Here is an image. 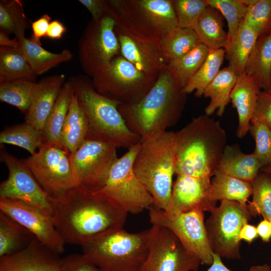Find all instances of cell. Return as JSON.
Wrapping results in <instances>:
<instances>
[{
	"label": "cell",
	"mask_w": 271,
	"mask_h": 271,
	"mask_svg": "<svg viewBox=\"0 0 271 271\" xmlns=\"http://www.w3.org/2000/svg\"><path fill=\"white\" fill-rule=\"evenodd\" d=\"M128 213L100 192L76 186L53 199L52 218L65 243L81 245L122 229Z\"/></svg>",
	"instance_id": "1"
},
{
	"label": "cell",
	"mask_w": 271,
	"mask_h": 271,
	"mask_svg": "<svg viewBox=\"0 0 271 271\" xmlns=\"http://www.w3.org/2000/svg\"><path fill=\"white\" fill-rule=\"evenodd\" d=\"M187 95L167 66L151 90L138 102L118 105L128 127L141 139L167 131L180 119Z\"/></svg>",
	"instance_id": "2"
},
{
	"label": "cell",
	"mask_w": 271,
	"mask_h": 271,
	"mask_svg": "<svg viewBox=\"0 0 271 271\" xmlns=\"http://www.w3.org/2000/svg\"><path fill=\"white\" fill-rule=\"evenodd\" d=\"M218 121L204 114L174 132L175 174L211 179L226 146Z\"/></svg>",
	"instance_id": "3"
},
{
	"label": "cell",
	"mask_w": 271,
	"mask_h": 271,
	"mask_svg": "<svg viewBox=\"0 0 271 271\" xmlns=\"http://www.w3.org/2000/svg\"><path fill=\"white\" fill-rule=\"evenodd\" d=\"M68 80L88 121L86 140L127 150L140 143L141 137L128 127L119 111L120 103L98 93L92 81L84 76H73Z\"/></svg>",
	"instance_id": "4"
},
{
	"label": "cell",
	"mask_w": 271,
	"mask_h": 271,
	"mask_svg": "<svg viewBox=\"0 0 271 271\" xmlns=\"http://www.w3.org/2000/svg\"><path fill=\"white\" fill-rule=\"evenodd\" d=\"M133 170L152 197L153 206L166 211L175 174L174 132L167 130L141 139Z\"/></svg>",
	"instance_id": "5"
},
{
	"label": "cell",
	"mask_w": 271,
	"mask_h": 271,
	"mask_svg": "<svg viewBox=\"0 0 271 271\" xmlns=\"http://www.w3.org/2000/svg\"><path fill=\"white\" fill-rule=\"evenodd\" d=\"M151 230L130 233L123 228L81 245L82 254L101 271H140L148 255Z\"/></svg>",
	"instance_id": "6"
},
{
	"label": "cell",
	"mask_w": 271,
	"mask_h": 271,
	"mask_svg": "<svg viewBox=\"0 0 271 271\" xmlns=\"http://www.w3.org/2000/svg\"><path fill=\"white\" fill-rule=\"evenodd\" d=\"M117 22L141 35L161 38L179 27L172 0H108Z\"/></svg>",
	"instance_id": "7"
},
{
	"label": "cell",
	"mask_w": 271,
	"mask_h": 271,
	"mask_svg": "<svg viewBox=\"0 0 271 271\" xmlns=\"http://www.w3.org/2000/svg\"><path fill=\"white\" fill-rule=\"evenodd\" d=\"M157 78L139 70L120 54L92 77V82L100 94L120 104H132L151 90Z\"/></svg>",
	"instance_id": "8"
},
{
	"label": "cell",
	"mask_w": 271,
	"mask_h": 271,
	"mask_svg": "<svg viewBox=\"0 0 271 271\" xmlns=\"http://www.w3.org/2000/svg\"><path fill=\"white\" fill-rule=\"evenodd\" d=\"M205 222L207 234L213 253L221 258L239 259V233L251 216L247 205L223 200L210 212Z\"/></svg>",
	"instance_id": "9"
},
{
	"label": "cell",
	"mask_w": 271,
	"mask_h": 271,
	"mask_svg": "<svg viewBox=\"0 0 271 271\" xmlns=\"http://www.w3.org/2000/svg\"><path fill=\"white\" fill-rule=\"evenodd\" d=\"M139 144L127 150L118 158L112 166L104 186L99 190L128 213L132 214L149 210L154 204L152 197L133 170V162Z\"/></svg>",
	"instance_id": "10"
},
{
	"label": "cell",
	"mask_w": 271,
	"mask_h": 271,
	"mask_svg": "<svg viewBox=\"0 0 271 271\" xmlns=\"http://www.w3.org/2000/svg\"><path fill=\"white\" fill-rule=\"evenodd\" d=\"M116 21L108 12L97 21L87 24L78 43L79 60L83 71L92 78L120 54L114 29Z\"/></svg>",
	"instance_id": "11"
},
{
	"label": "cell",
	"mask_w": 271,
	"mask_h": 271,
	"mask_svg": "<svg viewBox=\"0 0 271 271\" xmlns=\"http://www.w3.org/2000/svg\"><path fill=\"white\" fill-rule=\"evenodd\" d=\"M149 210L152 225L169 229L201 264L211 265L213 252L207 234L203 210L197 208L177 215H169L153 206Z\"/></svg>",
	"instance_id": "12"
},
{
	"label": "cell",
	"mask_w": 271,
	"mask_h": 271,
	"mask_svg": "<svg viewBox=\"0 0 271 271\" xmlns=\"http://www.w3.org/2000/svg\"><path fill=\"white\" fill-rule=\"evenodd\" d=\"M21 160L52 199L78 185L70 155L61 148L42 144L35 154Z\"/></svg>",
	"instance_id": "13"
},
{
	"label": "cell",
	"mask_w": 271,
	"mask_h": 271,
	"mask_svg": "<svg viewBox=\"0 0 271 271\" xmlns=\"http://www.w3.org/2000/svg\"><path fill=\"white\" fill-rule=\"evenodd\" d=\"M116 149L114 145L104 142L85 140L70 155L78 185L92 191L100 190L118 158Z\"/></svg>",
	"instance_id": "14"
},
{
	"label": "cell",
	"mask_w": 271,
	"mask_h": 271,
	"mask_svg": "<svg viewBox=\"0 0 271 271\" xmlns=\"http://www.w3.org/2000/svg\"><path fill=\"white\" fill-rule=\"evenodd\" d=\"M147 258L140 271H197L200 262L190 254L169 229L156 225L150 228Z\"/></svg>",
	"instance_id": "15"
},
{
	"label": "cell",
	"mask_w": 271,
	"mask_h": 271,
	"mask_svg": "<svg viewBox=\"0 0 271 271\" xmlns=\"http://www.w3.org/2000/svg\"><path fill=\"white\" fill-rule=\"evenodd\" d=\"M0 159L9 171L8 178L0 185V198L24 202L52 216L53 199L45 193L28 167L4 150L1 151Z\"/></svg>",
	"instance_id": "16"
},
{
	"label": "cell",
	"mask_w": 271,
	"mask_h": 271,
	"mask_svg": "<svg viewBox=\"0 0 271 271\" xmlns=\"http://www.w3.org/2000/svg\"><path fill=\"white\" fill-rule=\"evenodd\" d=\"M116 23L114 31L120 54L139 70L158 77L168 64L160 39L141 35Z\"/></svg>",
	"instance_id": "17"
},
{
	"label": "cell",
	"mask_w": 271,
	"mask_h": 271,
	"mask_svg": "<svg viewBox=\"0 0 271 271\" xmlns=\"http://www.w3.org/2000/svg\"><path fill=\"white\" fill-rule=\"evenodd\" d=\"M0 210L30 231L52 251L61 254L65 242L57 230L52 216L24 202L0 198Z\"/></svg>",
	"instance_id": "18"
},
{
	"label": "cell",
	"mask_w": 271,
	"mask_h": 271,
	"mask_svg": "<svg viewBox=\"0 0 271 271\" xmlns=\"http://www.w3.org/2000/svg\"><path fill=\"white\" fill-rule=\"evenodd\" d=\"M211 181L177 175L173 183L170 204L165 212L169 215H177L200 208L210 212L216 207L209 198Z\"/></svg>",
	"instance_id": "19"
},
{
	"label": "cell",
	"mask_w": 271,
	"mask_h": 271,
	"mask_svg": "<svg viewBox=\"0 0 271 271\" xmlns=\"http://www.w3.org/2000/svg\"><path fill=\"white\" fill-rule=\"evenodd\" d=\"M59 255L35 238L24 249L0 257V271H60Z\"/></svg>",
	"instance_id": "20"
},
{
	"label": "cell",
	"mask_w": 271,
	"mask_h": 271,
	"mask_svg": "<svg viewBox=\"0 0 271 271\" xmlns=\"http://www.w3.org/2000/svg\"><path fill=\"white\" fill-rule=\"evenodd\" d=\"M65 82V76L62 74L45 77L38 82L25 121L42 131Z\"/></svg>",
	"instance_id": "21"
},
{
	"label": "cell",
	"mask_w": 271,
	"mask_h": 271,
	"mask_svg": "<svg viewBox=\"0 0 271 271\" xmlns=\"http://www.w3.org/2000/svg\"><path fill=\"white\" fill-rule=\"evenodd\" d=\"M260 91L255 80L249 75L243 73L237 76L231 93L230 101L238 114L236 136L239 139L245 137L249 130L251 120Z\"/></svg>",
	"instance_id": "22"
},
{
	"label": "cell",
	"mask_w": 271,
	"mask_h": 271,
	"mask_svg": "<svg viewBox=\"0 0 271 271\" xmlns=\"http://www.w3.org/2000/svg\"><path fill=\"white\" fill-rule=\"evenodd\" d=\"M262 168L253 153H243L237 144L226 145L216 171L251 183Z\"/></svg>",
	"instance_id": "23"
},
{
	"label": "cell",
	"mask_w": 271,
	"mask_h": 271,
	"mask_svg": "<svg viewBox=\"0 0 271 271\" xmlns=\"http://www.w3.org/2000/svg\"><path fill=\"white\" fill-rule=\"evenodd\" d=\"M192 29L199 42L209 50L225 49L226 47L228 35L223 29L222 16L217 9L208 5Z\"/></svg>",
	"instance_id": "24"
},
{
	"label": "cell",
	"mask_w": 271,
	"mask_h": 271,
	"mask_svg": "<svg viewBox=\"0 0 271 271\" xmlns=\"http://www.w3.org/2000/svg\"><path fill=\"white\" fill-rule=\"evenodd\" d=\"M88 129L86 116L73 91L61 134L62 148L70 155L74 153L86 140Z\"/></svg>",
	"instance_id": "25"
},
{
	"label": "cell",
	"mask_w": 271,
	"mask_h": 271,
	"mask_svg": "<svg viewBox=\"0 0 271 271\" xmlns=\"http://www.w3.org/2000/svg\"><path fill=\"white\" fill-rule=\"evenodd\" d=\"M258 35L242 21L238 31L228 43L225 57L228 67L238 76L244 72L248 60L252 52Z\"/></svg>",
	"instance_id": "26"
},
{
	"label": "cell",
	"mask_w": 271,
	"mask_h": 271,
	"mask_svg": "<svg viewBox=\"0 0 271 271\" xmlns=\"http://www.w3.org/2000/svg\"><path fill=\"white\" fill-rule=\"evenodd\" d=\"M73 91L70 81L65 82L42 130L43 144L62 148L61 134L69 110Z\"/></svg>",
	"instance_id": "27"
},
{
	"label": "cell",
	"mask_w": 271,
	"mask_h": 271,
	"mask_svg": "<svg viewBox=\"0 0 271 271\" xmlns=\"http://www.w3.org/2000/svg\"><path fill=\"white\" fill-rule=\"evenodd\" d=\"M211 181L209 198L216 204L223 200L236 201L247 205L252 189L250 183L215 171Z\"/></svg>",
	"instance_id": "28"
},
{
	"label": "cell",
	"mask_w": 271,
	"mask_h": 271,
	"mask_svg": "<svg viewBox=\"0 0 271 271\" xmlns=\"http://www.w3.org/2000/svg\"><path fill=\"white\" fill-rule=\"evenodd\" d=\"M20 42L19 51L25 57L34 73L41 75L60 64L70 61L73 54L68 49L54 53L44 49L41 45L26 37Z\"/></svg>",
	"instance_id": "29"
},
{
	"label": "cell",
	"mask_w": 271,
	"mask_h": 271,
	"mask_svg": "<svg viewBox=\"0 0 271 271\" xmlns=\"http://www.w3.org/2000/svg\"><path fill=\"white\" fill-rule=\"evenodd\" d=\"M236 79V75L228 67L220 70L203 92V96L210 98V102L205 109V114L210 116L217 110L218 116L223 115L230 101L231 93Z\"/></svg>",
	"instance_id": "30"
},
{
	"label": "cell",
	"mask_w": 271,
	"mask_h": 271,
	"mask_svg": "<svg viewBox=\"0 0 271 271\" xmlns=\"http://www.w3.org/2000/svg\"><path fill=\"white\" fill-rule=\"evenodd\" d=\"M244 73L255 80L260 90H267L271 73V33L258 38Z\"/></svg>",
	"instance_id": "31"
},
{
	"label": "cell",
	"mask_w": 271,
	"mask_h": 271,
	"mask_svg": "<svg viewBox=\"0 0 271 271\" xmlns=\"http://www.w3.org/2000/svg\"><path fill=\"white\" fill-rule=\"evenodd\" d=\"M35 238L25 227L0 212V257L24 249Z\"/></svg>",
	"instance_id": "32"
},
{
	"label": "cell",
	"mask_w": 271,
	"mask_h": 271,
	"mask_svg": "<svg viewBox=\"0 0 271 271\" xmlns=\"http://www.w3.org/2000/svg\"><path fill=\"white\" fill-rule=\"evenodd\" d=\"M36 77L19 51L0 46V84L19 80L35 82Z\"/></svg>",
	"instance_id": "33"
},
{
	"label": "cell",
	"mask_w": 271,
	"mask_h": 271,
	"mask_svg": "<svg viewBox=\"0 0 271 271\" xmlns=\"http://www.w3.org/2000/svg\"><path fill=\"white\" fill-rule=\"evenodd\" d=\"M225 54L222 48L210 50L202 66L184 88V91L187 94L194 92L197 97L202 96L205 88L220 71Z\"/></svg>",
	"instance_id": "34"
},
{
	"label": "cell",
	"mask_w": 271,
	"mask_h": 271,
	"mask_svg": "<svg viewBox=\"0 0 271 271\" xmlns=\"http://www.w3.org/2000/svg\"><path fill=\"white\" fill-rule=\"evenodd\" d=\"M0 143L18 146L33 155L43 144L42 131L25 121L6 128L2 131Z\"/></svg>",
	"instance_id": "35"
},
{
	"label": "cell",
	"mask_w": 271,
	"mask_h": 271,
	"mask_svg": "<svg viewBox=\"0 0 271 271\" xmlns=\"http://www.w3.org/2000/svg\"><path fill=\"white\" fill-rule=\"evenodd\" d=\"M160 42L168 63L184 56L200 44L192 29L180 27L161 38Z\"/></svg>",
	"instance_id": "36"
},
{
	"label": "cell",
	"mask_w": 271,
	"mask_h": 271,
	"mask_svg": "<svg viewBox=\"0 0 271 271\" xmlns=\"http://www.w3.org/2000/svg\"><path fill=\"white\" fill-rule=\"evenodd\" d=\"M30 24L19 0L1 1L0 28L7 34H13L19 40L25 38V32Z\"/></svg>",
	"instance_id": "37"
},
{
	"label": "cell",
	"mask_w": 271,
	"mask_h": 271,
	"mask_svg": "<svg viewBox=\"0 0 271 271\" xmlns=\"http://www.w3.org/2000/svg\"><path fill=\"white\" fill-rule=\"evenodd\" d=\"M210 50L202 44L184 56L169 61L167 66L184 88L207 57Z\"/></svg>",
	"instance_id": "38"
},
{
	"label": "cell",
	"mask_w": 271,
	"mask_h": 271,
	"mask_svg": "<svg viewBox=\"0 0 271 271\" xmlns=\"http://www.w3.org/2000/svg\"><path fill=\"white\" fill-rule=\"evenodd\" d=\"M38 83L26 80L0 84V100L16 107L25 114L35 95Z\"/></svg>",
	"instance_id": "39"
},
{
	"label": "cell",
	"mask_w": 271,
	"mask_h": 271,
	"mask_svg": "<svg viewBox=\"0 0 271 271\" xmlns=\"http://www.w3.org/2000/svg\"><path fill=\"white\" fill-rule=\"evenodd\" d=\"M251 184L252 199L247 207L251 216L261 215L271 222V176L259 173Z\"/></svg>",
	"instance_id": "40"
},
{
	"label": "cell",
	"mask_w": 271,
	"mask_h": 271,
	"mask_svg": "<svg viewBox=\"0 0 271 271\" xmlns=\"http://www.w3.org/2000/svg\"><path fill=\"white\" fill-rule=\"evenodd\" d=\"M206 1L209 6L217 9L225 18L228 27V43L238 31L245 16L247 6L241 0Z\"/></svg>",
	"instance_id": "41"
},
{
	"label": "cell",
	"mask_w": 271,
	"mask_h": 271,
	"mask_svg": "<svg viewBox=\"0 0 271 271\" xmlns=\"http://www.w3.org/2000/svg\"><path fill=\"white\" fill-rule=\"evenodd\" d=\"M242 22L259 37L271 33V0H254L247 7Z\"/></svg>",
	"instance_id": "42"
},
{
	"label": "cell",
	"mask_w": 271,
	"mask_h": 271,
	"mask_svg": "<svg viewBox=\"0 0 271 271\" xmlns=\"http://www.w3.org/2000/svg\"><path fill=\"white\" fill-rule=\"evenodd\" d=\"M179 27L191 28L208 6L206 0H172Z\"/></svg>",
	"instance_id": "43"
},
{
	"label": "cell",
	"mask_w": 271,
	"mask_h": 271,
	"mask_svg": "<svg viewBox=\"0 0 271 271\" xmlns=\"http://www.w3.org/2000/svg\"><path fill=\"white\" fill-rule=\"evenodd\" d=\"M249 131L255 144L253 153L262 168L271 165V130L262 123H253Z\"/></svg>",
	"instance_id": "44"
},
{
	"label": "cell",
	"mask_w": 271,
	"mask_h": 271,
	"mask_svg": "<svg viewBox=\"0 0 271 271\" xmlns=\"http://www.w3.org/2000/svg\"><path fill=\"white\" fill-rule=\"evenodd\" d=\"M261 123L271 130V94L260 91L250 123Z\"/></svg>",
	"instance_id": "45"
},
{
	"label": "cell",
	"mask_w": 271,
	"mask_h": 271,
	"mask_svg": "<svg viewBox=\"0 0 271 271\" xmlns=\"http://www.w3.org/2000/svg\"><path fill=\"white\" fill-rule=\"evenodd\" d=\"M60 271L101 270L83 254H75L62 258Z\"/></svg>",
	"instance_id": "46"
},
{
	"label": "cell",
	"mask_w": 271,
	"mask_h": 271,
	"mask_svg": "<svg viewBox=\"0 0 271 271\" xmlns=\"http://www.w3.org/2000/svg\"><path fill=\"white\" fill-rule=\"evenodd\" d=\"M78 2L88 10L92 16V20L93 21H98L107 12L106 1L79 0Z\"/></svg>",
	"instance_id": "47"
},
{
	"label": "cell",
	"mask_w": 271,
	"mask_h": 271,
	"mask_svg": "<svg viewBox=\"0 0 271 271\" xmlns=\"http://www.w3.org/2000/svg\"><path fill=\"white\" fill-rule=\"evenodd\" d=\"M51 18L48 14H44L32 23L33 33L31 39L41 45L40 39L46 37Z\"/></svg>",
	"instance_id": "48"
},
{
	"label": "cell",
	"mask_w": 271,
	"mask_h": 271,
	"mask_svg": "<svg viewBox=\"0 0 271 271\" xmlns=\"http://www.w3.org/2000/svg\"><path fill=\"white\" fill-rule=\"evenodd\" d=\"M213 262L206 271H232L223 263L218 255L213 253ZM248 271H271V266L267 263L254 265L251 266Z\"/></svg>",
	"instance_id": "49"
},
{
	"label": "cell",
	"mask_w": 271,
	"mask_h": 271,
	"mask_svg": "<svg viewBox=\"0 0 271 271\" xmlns=\"http://www.w3.org/2000/svg\"><path fill=\"white\" fill-rule=\"evenodd\" d=\"M66 31V28L62 22L54 20L49 25L46 37L51 39H60Z\"/></svg>",
	"instance_id": "50"
},
{
	"label": "cell",
	"mask_w": 271,
	"mask_h": 271,
	"mask_svg": "<svg viewBox=\"0 0 271 271\" xmlns=\"http://www.w3.org/2000/svg\"><path fill=\"white\" fill-rule=\"evenodd\" d=\"M239 239L248 243L252 242L258 236L256 227L246 223L242 227L239 233Z\"/></svg>",
	"instance_id": "51"
},
{
	"label": "cell",
	"mask_w": 271,
	"mask_h": 271,
	"mask_svg": "<svg viewBox=\"0 0 271 271\" xmlns=\"http://www.w3.org/2000/svg\"><path fill=\"white\" fill-rule=\"evenodd\" d=\"M257 231L263 242H268L271 238V222L263 219L257 225Z\"/></svg>",
	"instance_id": "52"
},
{
	"label": "cell",
	"mask_w": 271,
	"mask_h": 271,
	"mask_svg": "<svg viewBox=\"0 0 271 271\" xmlns=\"http://www.w3.org/2000/svg\"><path fill=\"white\" fill-rule=\"evenodd\" d=\"M0 46L12 48L19 51L20 42L16 38L11 39L8 34L1 31Z\"/></svg>",
	"instance_id": "53"
},
{
	"label": "cell",
	"mask_w": 271,
	"mask_h": 271,
	"mask_svg": "<svg viewBox=\"0 0 271 271\" xmlns=\"http://www.w3.org/2000/svg\"><path fill=\"white\" fill-rule=\"evenodd\" d=\"M260 171L264 172L271 176V165L262 168Z\"/></svg>",
	"instance_id": "54"
},
{
	"label": "cell",
	"mask_w": 271,
	"mask_h": 271,
	"mask_svg": "<svg viewBox=\"0 0 271 271\" xmlns=\"http://www.w3.org/2000/svg\"><path fill=\"white\" fill-rule=\"evenodd\" d=\"M267 93L271 94V73H270V80L269 82V85L267 88V90L266 91Z\"/></svg>",
	"instance_id": "55"
}]
</instances>
